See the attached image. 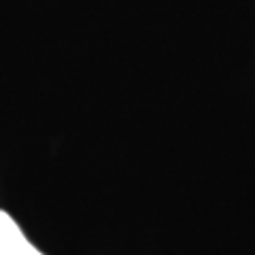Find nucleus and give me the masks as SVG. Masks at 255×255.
<instances>
[{
  "label": "nucleus",
  "instance_id": "f257e3e1",
  "mask_svg": "<svg viewBox=\"0 0 255 255\" xmlns=\"http://www.w3.org/2000/svg\"><path fill=\"white\" fill-rule=\"evenodd\" d=\"M0 255H43L23 236L17 221L4 211H0Z\"/></svg>",
  "mask_w": 255,
  "mask_h": 255
}]
</instances>
